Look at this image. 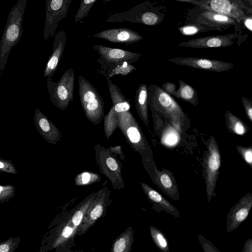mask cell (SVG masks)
<instances>
[{"instance_id": "cell-1", "label": "cell", "mask_w": 252, "mask_h": 252, "mask_svg": "<svg viewBox=\"0 0 252 252\" xmlns=\"http://www.w3.org/2000/svg\"><path fill=\"white\" fill-rule=\"evenodd\" d=\"M28 0H18L10 11L0 40V71L5 69L9 53L20 41L23 32L22 24Z\"/></svg>"}, {"instance_id": "cell-2", "label": "cell", "mask_w": 252, "mask_h": 252, "mask_svg": "<svg viewBox=\"0 0 252 252\" xmlns=\"http://www.w3.org/2000/svg\"><path fill=\"white\" fill-rule=\"evenodd\" d=\"M80 101L87 119L97 125L104 116V103L96 89L83 76L78 79Z\"/></svg>"}, {"instance_id": "cell-3", "label": "cell", "mask_w": 252, "mask_h": 252, "mask_svg": "<svg viewBox=\"0 0 252 252\" xmlns=\"http://www.w3.org/2000/svg\"><path fill=\"white\" fill-rule=\"evenodd\" d=\"M75 72L73 68L66 70L57 82L52 78H47V91L52 103L61 111L68 107L73 100Z\"/></svg>"}, {"instance_id": "cell-4", "label": "cell", "mask_w": 252, "mask_h": 252, "mask_svg": "<svg viewBox=\"0 0 252 252\" xmlns=\"http://www.w3.org/2000/svg\"><path fill=\"white\" fill-rule=\"evenodd\" d=\"M105 78L113 104L104 120V134L108 140L118 128L119 115L122 112L129 111L130 105L129 100L126 98L120 89L112 82L111 78Z\"/></svg>"}, {"instance_id": "cell-5", "label": "cell", "mask_w": 252, "mask_h": 252, "mask_svg": "<svg viewBox=\"0 0 252 252\" xmlns=\"http://www.w3.org/2000/svg\"><path fill=\"white\" fill-rule=\"evenodd\" d=\"M118 128L130 147L144 157L148 151V145L140 126L129 111L119 115Z\"/></svg>"}, {"instance_id": "cell-6", "label": "cell", "mask_w": 252, "mask_h": 252, "mask_svg": "<svg viewBox=\"0 0 252 252\" xmlns=\"http://www.w3.org/2000/svg\"><path fill=\"white\" fill-rule=\"evenodd\" d=\"M95 152L100 171L109 179L113 189H124L125 183L122 176V164L115 155L98 144L95 146Z\"/></svg>"}, {"instance_id": "cell-7", "label": "cell", "mask_w": 252, "mask_h": 252, "mask_svg": "<svg viewBox=\"0 0 252 252\" xmlns=\"http://www.w3.org/2000/svg\"><path fill=\"white\" fill-rule=\"evenodd\" d=\"M72 0H46L45 18L43 38L48 41L53 37L59 23L65 18L68 12Z\"/></svg>"}, {"instance_id": "cell-8", "label": "cell", "mask_w": 252, "mask_h": 252, "mask_svg": "<svg viewBox=\"0 0 252 252\" xmlns=\"http://www.w3.org/2000/svg\"><path fill=\"white\" fill-rule=\"evenodd\" d=\"M110 194L106 187L96 192L77 229L78 235L86 233L104 214L109 204Z\"/></svg>"}, {"instance_id": "cell-9", "label": "cell", "mask_w": 252, "mask_h": 252, "mask_svg": "<svg viewBox=\"0 0 252 252\" xmlns=\"http://www.w3.org/2000/svg\"><path fill=\"white\" fill-rule=\"evenodd\" d=\"M208 149V154L205 164V182L208 200L209 201L214 193L220 166V153L214 137L211 138Z\"/></svg>"}, {"instance_id": "cell-10", "label": "cell", "mask_w": 252, "mask_h": 252, "mask_svg": "<svg viewBox=\"0 0 252 252\" xmlns=\"http://www.w3.org/2000/svg\"><path fill=\"white\" fill-rule=\"evenodd\" d=\"M93 49L97 52L99 57L97 62L105 63H128L132 64L136 62L141 55L119 48H111L101 45L94 44Z\"/></svg>"}, {"instance_id": "cell-11", "label": "cell", "mask_w": 252, "mask_h": 252, "mask_svg": "<svg viewBox=\"0 0 252 252\" xmlns=\"http://www.w3.org/2000/svg\"><path fill=\"white\" fill-rule=\"evenodd\" d=\"M169 61L178 65L214 72H225L234 67V65L221 61L194 57L176 58Z\"/></svg>"}, {"instance_id": "cell-12", "label": "cell", "mask_w": 252, "mask_h": 252, "mask_svg": "<svg viewBox=\"0 0 252 252\" xmlns=\"http://www.w3.org/2000/svg\"><path fill=\"white\" fill-rule=\"evenodd\" d=\"M93 37L109 42L131 44L142 39V36L135 31L127 28H112L95 33Z\"/></svg>"}, {"instance_id": "cell-13", "label": "cell", "mask_w": 252, "mask_h": 252, "mask_svg": "<svg viewBox=\"0 0 252 252\" xmlns=\"http://www.w3.org/2000/svg\"><path fill=\"white\" fill-rule=\"evenodd\" d=\"M252 206V194L249 193L231 208L227 218V231L228 233L237 228L246 220Z\"/></svg>"}, {"instance_id": "cell-14", "label": "cell", "mask_w": 252, "mask_h": 252, "mask_svg": "<svg viewBox=\"0 0 252 252\" xmlns=\"http://www.w3.org/2000/svg\"><path fill=\"white\" fill-rule=\"evenodd\" d=\"M66 41V33L64 31H59L55 35L53 44V51L45 67L44 78H52L58 69L62 58Z\"/></svg>"}, {"instance_id": "cell-15", "label": "cell", "mask_w": 252, "mask_h": 252, "mask_svg": "<svg viewBox=\"0 0 252 252\" xmlns=\"http://www.w3.org/2000/svg\"><path fill=\"white\" fill-rule=\"evenodd\" d=\"M33 119L36 129L46 140L55 144L61 139L59 128L38 108L35 110Z\"/></svg>"}, {"instance_id": "cell-16", "label": "cell", "mask_w": 252, "mask_h": 252, "mask_svg": "<svg viewBox=\"0 0 252 252\" xmlns=\"http://www.w3.org/2000/svg\"><path fill=\"white\" fill-rule=\"evenodd\" d=\"M100 67L96 72L103 75L105 78H112L115 76H126L136 70L133 65L128 63H105L97 62Z\"/></svg>"}, {"instance_id": "cell-17", "label": "cell", "mask_w": 252, "mask_h": 252, "mask_svg": "<svg viewBox=\"0 0 252 252\" xmlns=\"http://www.w3.org/2000/svg\"><path fill=\"white\" fill-rule=\"evenodd\" d=\"M135 102L139 117L148 126V88L146 84L143 83L139 86L135 95Z\"/></svg>"}, {"instance_id": "cell-18", "label": "cell", "mask_w": 252, "mask_h": 252, "mask_svg": "<svg viewBox=\"0 0 252 252\" xmlns=\"http://www.w3.org/2000/svg\"><path fill=\"white\" fill-rule=\"evenodd\" d=\"M158 103L165 112L170 115L181 117L183 113L174 100L165 92L158 87L155 93Z\"/></svg>"}, {"instance_id": "cell-19", "label": "cell", "mask_w": 252, "mask_h": 252, "mask_svg": "<svg viewBox=\"0 0 252 252\" xmlns=\"http://www.w3.org/2000/svg\"><path fill=\"white\" fill-rule=\"evenodd\" d=\"M133 242V229L131 226H129L115 240L111 247V252H130Z\"/></svg>"}, {"instance_id": "cell-20", "label": "cell", "mask_w": 252, "mask_h": 252, "mask_svg": "<svg viewBox=\"0 0 252 252\" xmlns=\"http://www.w3.org/2000/svg\"><path fill=\"white\" fill-rule=\"evenodd\" d=\"M140 184L145 194L152 201L158 204L169 211L173 212L175 210V208L165 199L158 192L144 183H141Z\"/></svg>"}, {"instance_id": "cell-21", "label": "cell", "mask_w": 252, "mask_h": 252, "mask_svg": "<svg viewBox=\"0 0 252 252\" xmlns=\"http://www.w3.org/2000/svg\"><path fill=\"white\" fill-rule=\"evenodd\" d=\"M230 42L226 39L215 37L183 43V46L191 47H219L227 46Z\"/></svg>"}, {"instance_id": "cell-22", "label": "cell", "mask_w": 252, "mask_h": 252, "mask_svg": "<svg viewBox=\"0 0 252 252\" xmlns=\"http://www.w3.org/2000/svg\"><path fill=\"white\" fill-rule=\"evenodd\" d=\"M225 118L228 128L232 132L238 135H244L247 131L248 127L246 125L230 112H226Z\"/></svg>"}, {"instance_id": "cell-23", "label": "cell", "mask_w": 252, "mask_h": 252, "mask_svg": "<svg viewBox=\"0 0 252 252\" xmlns=\"http://www.w3.org/2000/svg\"><path fill=\"white\" fill-rule=\"evenodd\" d=\"M96 192L90 195L87 198L81 206H80L74 213L70 220H69L72 225L77 229L80 226L86 212L89 208L91 202L95 195Z\"/></svg>"}, {"instance_id": "cell-24", "label": "cell", "mask_w": 252, "mask_h": 252, "mask_svg": "<svg viewBox=\"0 0 252 252\" xmlns=\"http://www.w3.org/2000/svg\"><path fill=\"white\" fill-rule=\"evenodd\" d=\"M180 88L177 91L173 90L170 93L176 97L189 102L193 104L194 102L195 91L190 86L182 81H180Z\"/></svg>"}, {"instance_id": "cell-25", "label": "cell", "mask_w": 252, "mask_h": 252, "mask_svg": "<svg viewBox=\"0 0 252 252\" xmlns=\"http://www.w3.org/2000/svg\"><path fill=\"white\" fill-rule=\"evenodd\" d=\"M101 181V177L97 173L84 171L78 174L75 178L76 185H89Z\"/></svg>"}, {"instance_id": "cell-26", "label": "cell", "mask_w": 252, "mask_h": 252, "mask_svg": "<svg viewBox=\"0 0 252 252\" xmlns=\"http://www.w3.org/2000/svg\"><path fill=\"white\" fill-rule=\"evenodd\" d=\"M150 230L153 241L158 248L164 252H168V243L162 233L153 226H150Z\"/></svg>"}, {"instance_id": "cell-27", "label": "cell", "mask_w": 252, "mask_h": 252, "mask_svg": "<svg viewBox=\"0 0 252 252\" xmlns=\"http://www.w3.org/2000/svg\"><path fill=\"white\" fill-rule=\"evenodd\" d=\"M96 1L97 0H81L74 17V21H80L87 16L90 10Z\"/></svg>"}, {"instance_id": "cell-28", "label": "cell", "mask_w": 252, "mask_h": 252, "mask_svg": "<svg viewBox=\"0 0 252 252\" xmlns=\"http://www.w3.org/2000/svg\"><path fill=\"white\" fill-rule=\"evenodd\" d=\"M210 5L213 10L221 14H228L232 8L228 0H212Z\"/></svg>"}, {"instance_id": "cell-29", "label": "cell", "mask_w": 252, "mask_h": 252, "mask_svg": "<svg viewBox=\"0 0 252 252\" xmlns=\"http://www.w3.org/2000/svg\"><path fill=\"white\" fill-rule=\"evenodd\" d=\"M76 230L69 221L67 222L65 225L63 227V229L61 232V236L59 238V243L63 244L66 241L68 240L69 238L73 236Z\"/></svg>"}, {"instance_id": "cell-30", "label": "cell", "mask_w": 252, "mask_h": 252, "mask_svg": "<svg viewBox=\"0 0 252 252\" xmlns=\"http://www.w3.org/2000/svg\"><path fill=\"white\" fill-rule=\"evenodd\" d=\"M157 181L160 184L162 187L166 189H173V183L172 178L169 176V174L166 172H161L158 171L157 172Z\"/></svg>"}, {"instance_id": "cell-31", "label": "cell", "mask_w": 252, "mask_h": 252, "mask_svg": "<svg viewBox=\"0 0 252 252\" xmlns=\"http://www.w3.org/2000/svg\"><path fill=\"white\" fill-rule=\"evenodd\" d=\"M178 140L177 133L174 129H168L162 138V142L167 145L172 146L176 144Z\"/></svg>"}, {"instance_id": "cell-32", "label": "cell", "mask_w": 252, "mask_h": 252, "mask_svg": "<svg viewBox=\"0 0 252 252\" xmlns=\"http://www.w3.org/2000/svg\"><path fill=\"white\" fill-rule=\"evenodd\" d=\"M158 20L157 14L151 11H147L144 16L142 23L147 25H153L157 22Z\"/></svg>"}, {"instance_id": "cell-33", "label": "cell", "mask_w": 252, "mask_h": 252, "mask_svg": "<svg viewBox=\"0 0 252 252\" xmlns=\"http://www.w3.org/2000/svg\"><path fill=\"white\" fill-rule=\"evenodd\" d=\"M238 151L243 155L245 160L250 165L252 162V150L251 148H245L237 146Z\"/></svg>"}, {"instance_id": "cell-34", "label": "cell", "mask_w": 252, "mask_h": 252, "mask_svg": "<svg viewBox=\"0 0 252 252\" xmlns=\"http://www.w3.org/2000/svg\"><path fill=\"white\" fill-rule=\"evenodd\" d=\"M242 102L244 108L245 109V111L248 116V117L249 118L250 120L252 122V106L251 102H249V100L243 97L242 98Z\"/></svg>"}, {"instance_id": "cell-35", "label": "cell", "mask_w": 252, "mask_h": 252, "mask_svg": "<svg viewBox=\"0 0 252 252\" xmlns=\"http://www.w3.org/2000/svg\"><path fill=\"white\" fill-rule=\"evenodd\" d=\"M109 151L114 154H118L122 158L121 159L123 160L125 158V156L123 154L122 150L121 147L120 146H117L115 147H110L108 148Z\"/></svg>"}, {"instance_id": "cell-36", "label": "cell", "mask_w": 252, "mask_h": 252, "mask_svg": "<svg viewBox=\"0 0 252 252\" xmlns=\"http://www.w3.org/2000/svg\"><path fill=\"white\" fill-rule=\"evenodd\" d=\"M183 31L185 34L191 35L196 33L197 29L194 27L188 26L184 28Z\"/></svg>"}, {"instance_id": "cell-37", "label": "cell", "mask_w": 252, "mask_h": 252, "mask_svg": "<svg viewBox=\"0 0 252 252\" xmlns=\"http://www.w3.org/2000/svg\"><path fill=\"white\" fill-rule=\"evenodd\" d=\"M213 19L218 22H226L228 21V18L224 15L220 14H215Z\"/></svg>"}, {"instance_id": "cell-38", "label": "cell", "mask_w": 252, "mask_h": 252, "mask_svg": "<svg viewBox=\"0 0 252 252\" xmlns=\"http://www.w3.org/2000/svg\"><path fill=\"white\" fill-rule=\"evenodd\" d=\"M252 20L251 19H248L245 21V25L248 29H249L250 31H252Z\"/></svg>"}, {"instance_id": "cell-39", "label": "cell", "mask_w": 252, "mask_h": 252, "mask_svg": "<svg viewBox=\"0 0 252 252\" xmlns=\"http://www.w3.org/2000/svg\"><path fill=\"white\" fill-rule=\"evenodd\" d=\"M9 247L6 244H3L0 246V252H7L8 251Z\"/></svg>"}, {"instance_id": "cell-40", "label": "cell", "mask_w": 252, "mask_h": 252, "mask_svg": "<svg viewBox=\"0 0 252 252\" xmlns=\"http://www.w3.org/2000/svg\"><path fill=\"white\" fill-rule=\"evenodd\" d=\"M113 0H103V3L108 2H110L111 1H113Z\"/></svg>"}, {"instance_id": "cell-41", "label": "cell", "mask_w": 252, "mask_h": 252, "mask_svg": "<svg viewBox=\"0 0 252 252\" xmlns=\"http://www.w3.org/2000/svg\"><path fill=\"white\" fill-rule=\"evenodd\" d=\"M3 166H4L2 162H0V168H2L3 167Z\"/></svg>"}, {"instance_id": "cell-42", "label": "cell", "mask_w": 252, "mask_h": 252, "mask_svg": "<svg viewBox=\"0 0 252 252\" xmlns=\"http://www.w3.org/2000/svg\"><path fill=\"white\" fill-rule=\"evenodd\" d=\"M2 189H3L2 187L0 186V193L1 191V190H2Z\"/></svg>"}]
</instances>
